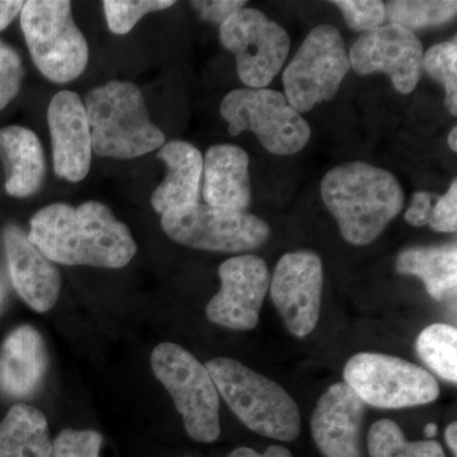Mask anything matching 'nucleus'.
I'll return each mask as SVG.
<instances>
[{
    "label": "nucleus",
    "instance_id": "nucleus-13",
    "mask_svg": "<svg viewBox=\"0 0 457 457\" xmlns=\"http://www.w3.org/2000/svg\"><path fill=\"white\" fill-rule=\"evenodd\" d=\"M423 55L422 42L414 32L395 23L362 33L348 53L357 74H386L403 95L413 92L420 83Z\"/></svg>",
    "mask_w": 457,
    "mask_h": 457
},
{
    "label": "nucleus",
    "instance_id": "nucleus-2",
    "mask_svg": "<svg viewBox=\"0 0 457 457\" xmlns=\"http://www.w3.org/2000/svg\"><path fill=\"white\" fill-rule=\"evenodd\" d=\"M320 194L342 237L353 245L375 242L404 207L398 179L365 162H350L328 171Z\"/></svg>",
    "mask_w": 457,
    "mask_h": 457
},
{
    "label": "nucleus",
    "instance_id": "nucleus-21",
    "mask_svg": "<svg viewBox=\"0 0 457 457\" xmlns=\"http://www.w3.org/2000/svg\"><path fill=\"white\" fill-rule=\"evenodd\" d=\"M0 162L9 196L27 198L42 187L46 174L45 153L37 135L29 129L7 126L0 130Z\"/></svg>",
    "mask_w": 457,
    "mask_h": 457
},
{
    "label": "nucleus",
    "instance_id": "nucleus-24",
    "mask_svg": "<svg viewBox=\"0 0 457 457\" xmlns=\"http://www.w3.org/2000/svg\"><path fill=\"white\" fill-rule=\"evenodd\" d=\"M420 360L444 380L457 381V330L450 324L436 323L420 332L417 339Z\"/></svg>",
    "mask_w": 457,
    "mask_h": 457
},
{
    "label": "nucleus",
    "instance_id": "nucleus-38",
    "mask_svg": "<svg viewBox=\"0 0 457 457\" xmlns=\"http://www.w3.org/2000/svg\"><path fill=\"white\" fill-rule=\"evenodd\" d=\"M447 143H449L450 149L453 150V153L457 152V129H451L449 134V139H447Z\"/></svg>",
    "mask_w": 457,
    "mask_h": 457
},
{
    "label": "nucleus",
    "instance_id": "nucleus-11",
    "mask_svg": "<svg viewBox=\"0 0 457 457\" xmlns=\"http://www.w3.org/2000/svg\"><path fill=\"white\" fill-rule=\"evenodd\" d=\"M220 41L233 53L237 71L246 88L269 87L279 73L290 51V36L284 27L254 8L245 7L220 26Z\"/></svg>",
    "mask_w": 457,
    "mask_h": 457
},
{
    "label": "nucleus",
    "instance_id": "nucleus-3",
    "mask_svg": "<svg viewBox=\"0 0 457 457\" xmlns=\"http://www.w3.org/2000/svg\"><path fill=\"white\" fill-rule=\"evenodd\" d=\"M93 152L104 158L134 159L161 149L164 132L147 113L135 84L112 80L90 90L86 98Z\"/></svg>",
    "mask_w": 457,
    "mask_h": 457
},
{
    "label": "nucleus",
    "instance_id": "nucleus-15",
    "mask_svg": "<svg viewBox=\"0 0 457 457\" xmlns=\"http://www.w3.org/2000/svg\"><path fill=\"white\" fill-rule=\"evenodd\" d=\"M54 170L59 179L80 182L92 164V135L82 98L71 90L56 93L47 110Z\"/></svg>",
    "mask_w": 457,
    "mask_h": 457
},
{
    "label": "nucleus",
    "instance_id": "nucleus-25",
    "mask_svg": "<svg viewBox=\"0 0 457 457\" xmlns=\"http://www.w3.org/2000/svg\"><path fill=\"white\" fill-rule=\"evenodd\" d=\"M368 450L371 457H446L438 442L407 441L402 428L392 420H380L371 426Z\"/></svg>",
    "mask_w": 457,
    "mask_h": 457
},
{
    "label": "nucleus",
    "instance_id": "nucleus-10",
    "mask_svg": "<svg viewBox=\"0 0 457 457\" xmlns=\"http://www.w3.org/2000/svg\"><path fill=\"white\" fill-rule=\"evenodd\" d=\"M162 228L180 245L219 253L253 251L270 236L269 224L253 213L200 203L189 209L163 213Z\"/></svg>",
    "mask_w": 457,
    "mask_h": 457
},
{
    "label": "nucleus",
    "instance_id": "nucleus-4",
    "mask_svg": "<svg viewBox=\"0 0 457 457\" xmlns=\"http://www.w3.org/2000/svg\"><path fill=\"white\" fill-rule=\"evenodd\" d=\"M204 366L219 395L251 431L282 442L299 437L300 409L281 385L227 357L213 359Z\"/></svg>",
    "mask_w": 457,
    "mask_h": 457
},
{
    "label": "nucleus",
    "instance_id": "nucleus-37",
    "mask_svg": "<svg viewBox=\"0 0 457 457\" xmlns=\"http://www.w3.org/2000/svg\"><path fill=\"white\" fill-rule=\"evenodd\" d=\"M445 438H446L447 446L453 451V455H457V425L455 422L451 423L445 431Z\"/></svg>",
    "mask_w": 457,
    "mask_h": 457
},
{
    "label": "nucleus",
    "instance_id": "nucleus-31",
    "mask_svg": "<svg viewBox=\"0 0 457 457\" xmlns=\"http://www.w3.org/2000/svg\"><path fill=\"white\" fill-rule=\"evenodd\" d=\"M22 59L13 46L0 38V111L17 97L22 86Z\"/></svg>",
    "mask_w": 457,
    "mask_h": 457
},
{
    "label": "nucleus",
    "instance_id": "nucleus-26",
    "mask_svg": "<svg viewBox=\"0 0 457 457\" xmlns=\"http://www.w3.org/2000/svg\"><path fill=\"white\" fill-rule=\"evenodd\" d=\"M386 18L409 29L420 31L450 22L456 16L457 3L453 0H393L385 4Z\"/></svg>",
    "mask_w": 457,
    "mask_h": 457
},
{
    "label": "nucleus",
    "instance_id": "nucleus-41",
    "mask_svg": "<svg viewBox=\"0 0 457 457\" xmlns=\"http://www.w3.org/2000/svg\"><path fill=\"white\" fill-rule=\"evenodd\" d=\"M183 457H194V456H183Z\"/></svg>",
    "mask_w": 457,
    "mask_h": 457
},
{
    "label": "nucleus",
    "instance_id": "nucleus-17",
    "mask_svg": "<svg viewBox=\"0 0 457 457\" xmlns=\"http://www.w3.org/2000/svg\"><path fill=\"white\" fill-rule=\"evenodd\" d=\"M3 245L12 284L21 299L32 311L41 314L50 312L62 291V276L55 263L16 224H9L3 230Z\"/></svg>",
    "mask_w": 457,
    "mask_h": 457
},
{
    "label": "nucleus",
    "instance_id": "nucleus-36",
    "mask_svg": "<svg viewBox=\"0 0 457 457\" xmlns=\"http://www.w3.org/2000/svg\"><path fill=\"white\" fill-rule=\"evenodd\" d=\"M228 457H293V453L284 446L273 445L263 453H257V451L249 449V447H237V449L231 451Z\"/></svg>",
    "mask_w": 457,
    "mask_h": 457
},
{
    "label": "nucleus",
    "instance_id": "nucleus-23",
    "mask_svg": "<svg viewBox=\"0 0 457 457\" xmlns=\"http://www.w3.org/2000/svg\"><path fill=\"white\" fill-rule=\"evenodd\" d=\"M49 423L40 409L17 403L0 422V457H51Z\"/></svg>",
    "mask_w": 457,
    "mask_h": 457
},
{
    "label": "nucleus",
    "instance_id": "nucleus-19",
    "mask_svg": "<svg viewBox=\"0 0 457 457\" xmlns=\"http://www.w3.org/2000/svg\"><path fill=\"white\" fill-rule=\"evenodd\" d=\"M204 198L219 209L246 212L252 203L249 156L230 144L213 145L204 156Z\"/></svg>",
    "mask_w": 457,
    "mask_h": 457
},
{
    "label": "nucleus",
    "instance_id": "nucleus-39",
    "mask_svg": "<svg viewBox=\"0 0 457 457\" xmlns=\"http://www.w3.org/2000/svg\"><path fill=\"white\" fill-rule=\"evenodd\" d=\"M438 427L436 425V423H429V425L426 426L425 432L427 437L432 438L435 437L436 435H437Z\"/></svg>",
    "mask_w": 457,
    "mask_h": 457
},
{
    "label": "nucleus",
    "instance_id": "nucleus-34",
    "mask_svg": "<svg viewBox=\"0 0 457 457\" xmlns=\"http://www.w3.org/2000/svg\"><path fill=\"white\" fill-rule=\"evenodd\" d=\"M437 195L428 191H417L411 198V207L405 212V221L411 227L422 228L429 225L433 207L438 200Z\"/></svg>",
    "mask_w": 457,
    "mask_h": 457
},
{
    "label": "nucleus",
    "instance_id": "nucleus-12",
    "mask_svg": "<svg viewBox=\"0 0 457 457\" xmlns=\"http://www.w3.org/2000/svg\"><path fill=\"white\" fill-rule=\"evenodd\" d=\"M270 297L288 332L303 338L320 317L323 263L312 251L282 255L270 282Z\"/></svg>",
    "mask_w": 457,
    "mask_h": 457
},
{
    "label": "nucleus",
    "instance_id": "nucleus-30",
    "mask_svg": "<svg viewBox=\"0 0 457 457\" xmlns=\"http://www.w3.org/2000/svg\"><path fill=\"white\" fill-rule=\"evenodd\" d=\"M104 436L95 429L66 428L53 442L51 457H101Z\"/></svg>",
    "mask_w": 457,
    "mask_h": 457
},
{
    "label": "nucleus",
    "instance_id": "nucleus-33",
    "mask_svg": "<svg viewBox=\"0 0 457 457\" xmlns=\"http://www.w3.org/2000/svg\"><path fill=\"white\" fill-rule=\"evenodd\" d=\"M248 2L245 0H197L191 2L192 7L196 9L200 17L213 25L221 26L237 13V11L245 7Z\"/></svg>",
    "mask_w": 457,
    "mask_h": 457
},
{
    "label": "nucleus",
    "instance_id": "nucleus-27",
    "mask_svg": "<svg viewBox=\"0 0 457 457\" xmlns=\"http://www.w3.org/2000/svg\"><path fill=\"white\" fill-rule=\"evenodd\" d=\"M423 71L446 92L445 106L457 114V45L456 40L432 46L423 55Z\"/></svg>",
    "mask_w": 457,
    "mask_h": 457
},
{
    "label": "nucleus",
    "instance_id": "nucleus-35",
    "mask_svg": "<svg viewBox=\"0 0 457 457\" xmlns=\"http://www.w3.org/2000/svg\"><path fill=\"white\" fill-rule=\"evenodd\" d=\"M25 3L22 0H0V32L4 31L21 14Z\"/></svg>",
    "mask_w": 457,
    "mask_h": 457
},
{
    "label": "nucleus",
    "instance_id": "nucleus-5",
    "mask_svg": "<svg viewBox=\"0 0 457 457\" xmlns=\"http://www.w3.org/2000/svg\"><path fill=\"white\" fill-rule=\"evenodd\" d=\"M20 17L32 62L46 79L66 84L84 73L88 42L75 23L71 2L29 0Z\"/></svg>",
    "mask_w": 457,
    "mask_h": 457
},
{
    "label": "nucleus",
    "instance_id": "nucleus-22",
    "mask_svg": "<svg viewBox=\"0 0 457 457\" xmlns=\"http://www.w3.org/2000/svg\"><path fill=\"white\" fill-rule=\"evenodd\" d=\"M396 270L402 275L422 279L427 293L437 302L456 297V243L405 249L396 258Z\"/></svg>",
    "mask_w": 457,
    "mask_h": 457
},
{
    "label": "nucleus",
    "instance_id": "nucleus-14",
    "mask_svg": "<svg viewBox=\"0 0 457 457\" xmlns=\"http://www.w3.org/2000/svg\"><path fill=\"white\" fill-rule=\"evenodd\" d=\"M219 278L220 291L207 303V319L231 330L254 329L270 290L266 262L253 254L237 255L219 267Z\"/></svg>",
    "mask_w": 457,
    "mask_h": 457
},
{
    "label": "nucleus",
    "instance_id": "nucleus-16",
    "mask_svg": "<svg viewBox=\"0 0 457 457\" xmlns=\"http://www.w3.org/2000/svg\"><path fill=\"white\" fill-rule=\"evenodd\" d=\"M366 404L345 383H336L319 399L312 435L324 457H362Z\"/></svg>",
    "mask_w": 457,
    "mask_h": 457
},
{
    "label": "nucleus",
    "instance_id": "nucleus-40",
    "mask_svg": "<svg viewBox=\"0 0 457 457\" xmlns=\"http://www.w3.org/2000/svg\"><path fill=\"white\" fill-rule=\"evenodd\" d=\"M0 300H2V293H0Z\"/></svg>",
    "mask_w": 457,
    "mask_h": 457
},
{
    "label": "nucleus",
    "instance_id": "nucleus-9",
    "mask_svg": "<svg viewBox=\"0 0 457 457\" xmlns=\"http://www.w3.org/2000/svg\"><path fill=\"white\" fill-rule=\"evenodd\" d=\"M351 69L350 56L335 26L319 25L306 36L285 69V96L300 114L332 101Z\"/></svg>",
    "mask_w": 457,
    "mask_h": 457
},
{
    "label": "nucleus",
    "instance_id": "nucleus-6",
    "mask_svg": "<svg viewBox=\"0 0 457 457\" xmlns=\"http://www.w3.org/2000/svg\"><path fill=\"white\" fill-rule=\"evenodd\" d=\"M155 378L170 393L192 440L212 444L220 436V395L212 375L176 343L156 345L150 357Z\"/></svg>",
    "mask_w": 457,
    "mask_h": 457
},
{
    "label": "nucleus",
    "instance_id": "nucleus-7",
    "mask_svg": "<svg viewBox=\"0 0 457 457\" xmlns=\"http://www.w3.org/2000/svg\"><path fill=\"white\" fill-rule=\"evenodd\" d=\"M220 113L231 137L252 131L275 155L296 154L311 140V126L278 90H231L222 99Z\"/></svg>",
    "mask_w": 457,
    "mask_h": 457
},
{
    "label": "nucleus",
    "instance_id": "nucleus-28",
    "mask_svg": "<svg viewBox=\"0 0 457 457\" xmlns=\"http://www.w3.org/2000/svg\"><path fill=\"white\" fill-rule=\"evenodd\" d=\"M174 4V0H106L104 11L110 31L123 36L128 35L146 14L164 11Z\"/></svg>",
    "mask_w": 457,
    "mask_h": 457
},
{
    "label": "nucleus",
    "instance_id": "nucleus-32",
    "mask_svg": "<svg viewBox=\"0 0 457 457\" xmlns=\"http://www.w3.org/2000/svg\"><path fill=\"white\" fill-rule=\"evenodd\" d=\"M432 230L437 233H456L457 230V180H453L449 191L438 197L433 207L429 222Z\"/></svg>",
    "mask_w": 457,
    "mask_h": 457
},
{
    "label": "nucleus",
    "instance_id": "nucleus-18",
    "mask_svg": "<svg viewBox=\"0 0 457 457\" xmlns=\"http://www.w3.org/2000/svg\"><path fill=\"white\" fill-rule=\"evenodd\" d=\"M49 353L44 337L31 324L12 330L0 345V394L8 399H29L44 383Z\"/></svg>",
    "mask_w": 457,
    "mask_h": 457
},
{
    "label": "nucleus",
    "instance_id": "nucleus-8",
    "mask_svg": "<svg viewBox=\"0 0 457 457\" xmlns=\"http://www.w3.org/2000/svg\"><path fill=\"white\" fill-rule=\"evenodd\" d=\"M343 376L363 403L375 408L418 407L440 396V385L428 371L389 354H356L348 361Z\"/></svg>",
    "mask_w": 457,
    "mask_h": 457
},
{
    "label": "nucleus",
    "instance_id": "nucleus-1",
    "mask_svg": "<svg viewBox=\"0 0 457 457\" xmlns=\"http://www.w3.org/2000/svg\"><path fill=\"white\" fill-rule=\"evenodd\" d=\"M27 234L51 262L64 266L119 270L137 252L130 228L98 201L42 207L32 216Z\"/></svg>",
    "mask_w": 457,
    "mask_h": 457
},
{
    "label": "nucleus",
    "instance_id": "nucleus-29",
    "mask_svg": "<svg viewBox=\"0 0 457 457\" xmlns=\"http://www.w3.org/2000/svg\"><path fill=\"white\" fill-rule=\"evenodd\" d=\"M332 4L339 8L345 23L353 31H374L386 20V8L380 0H333Z\"/></svg>",
    "mask_w": 457,
    "mask_h": 457
},
{
    "label": "nucleus",
    "instance_id": "nucleus-20",
    "mask_svg": "<svg viewBox=\"0 0 457 457\" xmlns=\"http://www.w3.org/2000/svg\"><path fill=\"white\" fill-rule=\"evenodd\" d=\"M156 156L167 167V176L150 198L154 212L163 215L196 206L204 173L200 150L187 141L171 140L159 149Z\"/></svg>",
    "mask_w": 457,
    "mask_h": 457
}]
</instances>
